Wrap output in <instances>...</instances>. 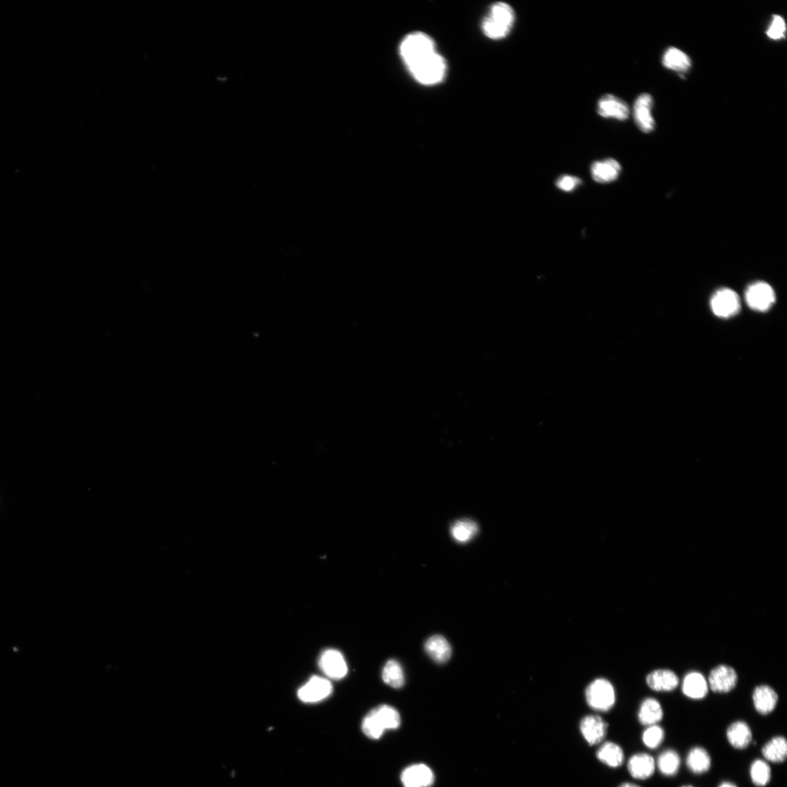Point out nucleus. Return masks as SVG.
<instances>
[{
    "label": "nucleus",
    "mask_w": 787,
    "mask_h": 787,
    "mask_svg": "<svg viewBox=\"0 0 787 787\" xmlns=\"http://www.w3.org/2000/svg\"><path fill=\"white\" fill-rule=\"evenodd\" d=\"M711 308L713 313L718 318L725 319L732 318L740 311V298L734 291L723 288L712 296Z\"/></svg>",
    "instance_id": "obj_6"
},
{
    "label": "nucleus",
    "mask_w": 787,
    "mask_h": 787,
    "mask_svg": "<svg viewBox=\"0 0 787 787\" xmlns=\"http://www.w3.org/2000/svg\"><path fill=\"white\" fill-rule=\"evenodd\" d=\"M707 682L713 692L727 693L736 688L738 675L732 666L720 665L711 670Z\"/></svg>",
    "instance_id": "obj_9"
},
{
    "label": "nucleus",
    "mask_w": 787,
    "mask_h": 787,
    "mask_svg": "<svg viewBox=\"0 0 787 787\" xmlns=\"http://www.w3.org/2000/svg\"><path fill=\"white\" fill-rule=\"evenodd\" d=\"M727 738L731 745L739 750L747 749L752 741V732L745 722L736 721L727 729Z\"/></svg>",
    "instance_id": "obj_18"
},
{
    "label": "nucleus",
    "mask_w": 787,
    "mask_h": 787,
    "mask_svg": "<svg viewBox=\"0 0 787 787\" xmlns=\"http://www.w3.org/2000/svg\"><path fill=\"white\" fill-rule=\"evenodd\" d=\"M718 787H737V786L732 782L726 781L722 783Z\"/></svg>",
    "instance_id": "obj_35"
},
{
    "label": "nucleus",
    "mask_w": 787,
    "mask_h": 787,
    "mask_svg": "<svg viewBox=\"0 0 787 787\" xmlns=\"http://www.w3.org/2000/svg\"><path fill=\"white\" fill-rule=\"evenodd\" d=\"M478 532L477 524L470 520L457 521L451 528L453 538L460 542H467L475 537Z\"/></svg>",
    "instance_id": "obj_30"
},
{
    "label": "nucleus",
    "mask_w": 787,
    "mask_h": 787,
    "mask_svg": "<svg viewBox=\"0 0 787 787\" xmlns=\"http://www.w3.org/2000/svg\"><path fill=\"white\" fill-rule=\"evenodd\" d=\"M665 738L664 729L657 725L648 726L642 735V741L645 745L655 750L661 746Z\"/></svg>",
    "instance_id": "obj_31"
},
{
    "label": "nucleus",
    "mask_w": 787,
    "mask_h": 787,
    "mask_svg": "<svg viewBox=\"0 0 787 787\" xmlns=\"http://www.w3.org/2000/svg\"><path fill=\"white\" fill-rule=\"evenodd\" d=\"M663 64L666 68L680 73L688 71L691 67L689 56L675 48H670L666 51Z\"/></svg>",
    "instance_id": "obj_25"
},
{
    "label": "nucleus",
    "mask_w": 787,
    "mask_h": 787,
    "mask_svg": "<svg viewBox=\"0 0 787 787\" xmlns=\"http://www.w3.org/2000/svg\"><path fill=\"white\" fill-rule=\"evenodd\" d=\"M382 678L386 684L394 689L402 688L405 683L404 670L395 660L386 663L382 672Z\"/></svg>",
    "instance_id": "obj_27"
},
{
    "label": "nucleus",
    "mask_w": 787,
    "mask_h": 787,
    "mask_svg": "<svg viewBox=\"0 0 787 787\" xmlns=\"http://www.w3.org/2000/svg\"><path fill=\"white\" fill-rule=\"evenodd\" d=\"M686 764L693 774L704 775L711 768V756L705 749L694 747L686 756Z\"/></svg>",
    "instance_id": "obj_23"
},
{
    "label": "nucleus",
    "mask_w": 787,
    "mask_h": 787,
    "mask_svg": "<svg viewBox=\"0 0 787 787\" xmlns=\"http://www.w3.org/2000/svg\"><path fill=\"white\" fill-rule=\"evenodd\" d=\"M746 302L753 310L764 312L769 310L776 302V294L771 286L763 282H757L750 286L745 294Z\"/></svg>",
    "instance_id": "obj_5"
},
{
    "label": "nucleus",
    "mask_w": 787,
    "mask_h": 787,
    "mask_svg": "<svg viewBox=\"0 0 787 787\" xmlns=\"http://www.w3.org/2000/svg\"><path fill=\"white\" fill-rule=\"evenodd\" d=\"M785 33L786 24L784 19L779 16H775L767 31L768 36L772 40H777L784 38Z\"/></svg>",
    "instance_id": "obj_33"
},
{
    "label": "nucleus",
    "mask_w": 787,
    "mask_h": 787,
    "mask_svg": "<svg viewBox=\"0 0 787 787\" xmlns=\"http://www.w3.org/2000/svg\"><path fill=\"white\" fill-rule=\"evenodd\" d=\"M401 779L405 787H429L434 782V775L426 766L417 764L407 768Z\"/></svg>",
    "instance_id": "obj_13"
},
{
    "label": "nucleus",
    "mask_w": 787,
    "mask_h": 787,
    "mask_svg": "<svg viewBox=\"0 0 787 787\" xmlns=\"http://www.w3.org/2000/svg\"><path fill=\"white\" fill-rule=\"evenodd\" d=\"M652 105V97L648 94H643L637 98L634 106L635 122L639 130L645 133L651 132L655 128Z\"/></svg>",
    "instance_id": "obj_11"
},
{
    "label": "nucleus",
    "mask_w": 787,
    "mask_h": 787,
    "mask_svg": "<svg viewBox=\"0 0 787 787\" xmlns=\"http://www.w3.org/2000/svg\"><path fill=\"white\" fill-rule=\"evenodd\" d=\"M582 181L573 176L564 175L557 179L556 186L560 190L566 192L574 191Z\"/></svg>",
    "instance_id": "obj_34"
},
{
    "label": "nucleus",
    "mask_w": 787,
    "mask_h": 787,
    "mask_svg": "<svg viewBox=\"0 0 787 787\" xmlns=\"http://www.w3.org/2000/svg\"><path fill=\"white\" fill-rule=\"evenodd\" d=\"M607 724L602 718L595 715L584 718L580 723V732L590 745L602 742L607 732Z\"/></svg>",
    "instance_id": "obj_12"
},
{
    "label": "nucleus",
    "mask_w": 787,
    "mask_h": 787,
    "mask_svg": "<svg viewBox=\"0 0 787 787\" xmlns=\"http://www.w3.org/2000/svg\"><path fill=\"white\" fill-rule=\"evenodd\" d=\"M516 21V13L506 3L498 2L490 7L482 22L484 35L491 40H503L509 35Z\"/></svg>",
    "instance_id": "obj_1"
},
{
    "label": "nucleus",
    "mask_w": 787,
    "mask_h": 787,
    "mask_svg": "<svg viewBox=\"0 0 787 787\" xmlns=\"http://www.w3.org/2000/svg\"><path fill=\"white\" fill-rule=\"evenodd\" d=\"M619 787H640V786H638V785H636L634 784H632V783H624V784H621V786H619Z\"/></svg>",
    "instance_id": "obj_36"
},
{
    "label": "nucleus",
    "mask_w": 787,
    "mask_h": 787,
    "mask_svg": "<svg viewBox=\"0 0 787 787\" xmlns=\"http://www.w3.org/2000/svg\"><path fill=\"white\" fill-rule=\"evenodd\" d=\"M408 69L419 83L433 85L440 83L445 78L447 63L436 51Z\"/></svg>",
    "instance_id": "obj_2"
},
{
    "label": "nucleus",
    "mask_w": 787,
    "mask_h": 787,
    "mask_svg": "<svg viewBox=\"0 0 787 787\" xmlns=\"http://www.w3.org/2000/svg\"><path fill=\"white\" fill-rule=\"evenodd\" d=\"M621 171V164L616 160L612 159L596 162L591 168L593 179L596 182L603 184L616 180Z\"/></svg>",
    "instance_id": "obj_19"
},
{
    "label": "nucleus",
    "mask_w": 787,
    "mask_h": 787,
    "mask_svg": "<svg viewBox=\"0 0 787 787\" xmlns=\"http://www.w3.org/2000/svg\"><path fill=\"white\" fill-rule=\"evenodd\" d=\"M765 759L772 763H782L787 757V743L783 736L771 738L762 749Z\"/></svg>",
    "instance_id": "obj_22"
},
{
    "label": "nucleus",
    "mask_w": 787,
    "mask_h": 787,
    "mask_svg": "<svg viewBox=\"0 0 787 787\" xmlns=\"http://www.w3.org/2000/svg\"><path fill=\"white\" fill-rule=\"evenodd\" d=\"M646 682L649 688L657 692H671L675 690L680 684L678 676L668 669L653 671L648 675Z\"/></svg>",
    "instance_id": "obj_15"
},
{
    "label": "nucleus",
    "mask_w": 787,
    "mask_h": 787,
    "mask_svg": "<svg viewBox=\"0 0 787 787\" xmlns=\"http://www.w3.org/2000/svg\"><path fill=\"white\" fill-rule=\"evenodd\" d=\"M597 112L600 117L623 121L628 118L630 110L623 100L606 94L598 100Z\"/></svg>",
    "instance_id": "obj_10"
},
{
    "label": "nucleus",
    "mask_w": 787,
    "mask_h": 787,
    "mask_svg": "<svg viewBox=\"0 0 787 787\" xmlns=\"http://www.w3.org/2000/svg\"><path fill=\"white\" fill-rule=\"evenodd\" d=\"M708 682L702 674L697 671L686 675L682 683V691L686 697L700 700L704 698L709 692Z\"/></svg>",
    "instance_id": "obj_17"
},
{
    "label": "nucleus",
    "mask_w": 787,
    "mask_h": 787,
    "mask_svg": "<svg viewBox=\"0 0 787 787\" xmlns=\"http://www.w3.org/2000/svg\"><path fill=\"white\" fill-rule=\"evenodd\" d=\"M681 787H695V786H691V785H685V786H682Z\"/></svg>",
    "instance_id": "obj_37"
},
{
    "label": "nucleus",
    "mask_w": 787,
    "mask_h": 787,
    "mask_svg": "<svg viewBox=\"0 0 787 787\" xmlns=\"http://www.w3.org/2000/svg\"><path fill=\"white\" fill-rule=\"evenodd\" d=\"M372 711L375 714L385 731L397 729L401 723L398 711L390 706H380Z\"/></svg>",
    "instance_id": "obj_28"
},
{
    "label": "nucleus",
    "mask_w": 787,
    "mask_h": 787,
    "mask_svg": "<svg viewBox=\"0 0 787 787\" xmlns=\"http://www.w3.org/2000/svg\"><path fill=\"white\" fill-rule=\"evenodd\" d=\"M425 650L438 664L447 663L450 659L452 652L449 641L440 635L433 636L426 641Z\"/></svg>",
    "instance_id": "obj_21"
},
{
    "label": "nucleus",
    "mask_w": 787,
    "mask_h": 787,
    "mask_svg": "<svg viewBox=\"0 0 787 787\" xmlns=\"http://www.w3.org/2000/svg\"><path fill=\"white\" fill-rule=\"evenodd\" d=\"M664 718V710L659 701L648 698L641 703L638 718L643 725L651 726L659 723Z\"/></svg>",
    "instance_id": "obj_20"
},
{
    "label": "nucleus",
    "mask_w": 787,
    "mask_h": 787,
    "mask_svg": "<svg viewBox=\"0 0 787 787\" xmlns=\"http://www.w3.org/2000/svg\"><path fill=\"white\" fill-rule=\"evenodd\" d=\"M656 762L654 758L646 753L633 755L628 763L630 775L636 779L646 780L654 775Z\"/></svg>",
    "instance_id": "obj_14"
},
{
    "label": "nucleus",
    "mask_w": 787,
    "mask_h": 787,
    "mask_svg": "<svg viewBox=\"0 0 787 787\" xmlns=\"http://www.w3.org/2000/svg\"><path fill=\"white\" fill-rule=\"evenodd\" d=\"M598 759L611 768H619L624 762V752L617 743L607 742L599 748L596 754Z\"/></svg>",
    "instance_id": "obj_24"
},
{
    "label": "nucleus",
    "mask_w": 787,
    "mask_h": 787,
    "mask_svg": "<svg viewBox=\"0 0 787 787\" xmlns=\"http://www.w3.org/2000/svg\"><path fill=\"white\" fill-rule=\"evenodd\" d=\"M333 685L330 680L318 676L312 677L297 691L298 698L306 704H314L330 696Z\"/></svg>",
    "instance_id": "obj_7"
},
{
    "label": "nucleus",
    "mask_w": 787,
    "mask_h": 787,
    "mask_svg": "<svg viewBox=\"0 0 787 787\" xmlns=\"http://www.w3.org/2000/svg\"><path fill=\"white\" fill-rule=\"evenodd\" d=\"M319 667L328 678L340 680L347 675L348 667L345 657L338 650L329 649L319 658Z\"/></svg>",
    "instance_id": "obj_8"
},
{
    "label": "nucleus",
    "mask_w": 787,
    "mask_h": 787,
    "mask_svg": "<svg viewBox=\"0 0 787 787\" xmlns=\"http://www.w3.org/2000/svg\"><path fill=\"white\" fill-rule=\"evenodd\" d=\"M779 696L777 692L768 685L756 686L753 693V703L756 711L768 715L774 711L777 706Z\"/></svg>",
    "instance_id": "obj_16"
},
{
    "label": "nucleus",
    "mask_w": 787,
    "mask_h": 787,
    "mask_svg": "<svg viewBox=\"0 0 787 787\" xmlns=\"http://www.w3.org/2000/svg\"><path fill=\"white\" fill-rule=\"evenodd\" d=\"M362 728L364 734L372 739L380 738L385 732L373 711L364 718Z\"/></svg>",
    "instance_id": "obj_32"
},
{
    "label": "nucleus",
    "mask_w": 787,
    "mask_h": 787,
    "mask_svg": "<svg viewBox=\"0 0 787 787\" xmlns=\"http://www.w3.org/2000/svg\"><path fill=\"white\" fill-rule=\"evenodd\" d=\"M587 702L594 709L606 711L615 703V692L607 680L598 679L591 682L585 691Z\"/></svg>",
    "instance_id": "obj_4"
},
{
    "label": "nucleus",
    "mask_w": 787,
    "mask_h": 787,
    "mask_svg": "<svg viewBox=\"0 0 787 787\" xmlns=\"http://www.w3.org/2000/svg\"><path fill=\"white\" fill-rule=\"evenodd\" d=\"M435 52L433 39L422 33L408 35L399 47L400 55L408 68Z\"/></svg>",
    "instance_id": "obj_3"
},
{
    "label": "nucleus",
    "mask_w": 787,
    "mask_h": 787,
    "mask_svg": "<svg viewBox=\"0 0 787 787\" xmlns=\"http://www.w3.org/2000/svg\"><path fill=\"white\" fill-rule=\"evenodd\" d=\"M750 772L752 781L758 787L767 786L771 780V769L765 761H754L751 765Z\"/></svg>",
    "instance_id": "obj_29"
},
{
    "label": "nucleus",
    "mask_w": 787,
    "mask_h": 787,
    "mask_svg": "<svg viewBox=\"0 0 787 787\" xmlns=\"http://www.w3.org/2000/svg\"><path fill=\"white\" fill-rule=\"evenodd\" d=\"M681 759L679 754L672 750L663 752L657 758L656 767L666 777H674L680 770Z\"/></svg>",
    "instance_id": "obj_26"
}]
</instances>
